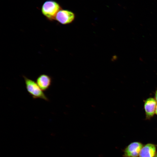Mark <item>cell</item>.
Wrapping results in <instances>:
<instances>
[{
	"label": "cell",
	"mask_w": 157,
	"mask_h": 157,
	"mask_svg": "<svg viewBox=\"0 0 157 157\" xmlns=\"http://www.w3.org/2000/svg\"><path fill=\"white\" fill-rule=\"evenodd\" d=\"M26 90L33 99H40L47 101L49 100L36 82L24 75L23 76Z\"/></svg>",
	"instance_id": "obj_1"
},
{
	"label": "cell",
	"mask_w": 157,
	"mask_h": 157,
	"mask_svg": "<svg viewBox=\"0 0 157 157\" xmlns=\"http://www.w3.org/2000/svg\"><path fill=\"white\" fill-rule=\"evenodd\" d=\"M61 9V6L57 2L49 0L44 3L42 6L41 12L47 19L53 21L55 20L57 13Z\"/></svg>",
	"instance_id": "obj_2"
},
{
	"label": "cell",
	"mask_w": 157,
	"mask_h": 157,
	"mask_svg": "<svg viewBox=\"0 0 157 157\" xmlns=\"http://www.w3.org/2000/svg\"><path fill=\"white\" fill-rule=\"evenodd\" d=\"M75 17L74 13L72 11L62 9L57 13L55 20L61 24L67 25L72 23Z\"/></svg>",
	"instance_id": "obj_3"
},
{
	"label": "cell",
	"mask_w": 157,
	"mask_h": 157,
	"mask_svg": "<svg viewBox=\"0 0 157 157\" xmlns=\"http://www.w3.org/2000/svg\"><path fill=\"white\" fill-rule=\"evenodd\" d=\"M142 143L139 142L131 143L123 150V157H138L142 148Z\"/></svg>",
	"instance_id": "obj_4"
},
{
	"label": "cell",
	"mask_w": 157,
	"mask_h": 157,
	"mask_svg": "<svg viewBox=\"0 0 157 157\" xmlns=\"http://www.w3.org/2000/svg\"><path fill=\"white\" fill-rule=\"evenodd\" d=\"M52 82V78L46 74L40 75L36 79V82L43 91L47 90L51 86Z\"/></svg>",
	"instance_id": "obj_5"
},
{
	"label": "cell",
	"mask_w": 157,
	"mask_h": 157,
	"mask_svg": "<svg viewBox=\"0 0 157 157\" xmlns=\"http://www.w3.org/2000/svg\"><path fill=\"white\" fill-rule=\"evenodd\" d=\"M156 147L154 144L148 143L143 145L139 154V157H155L156 154Z\"/></svg>",
	"instance_id": "obj_6"
},
{
	"label": "cell",
	"mask_w": 157,
	"mask_h": 157,
	"mask_svg": "<svg viewBox=\"0 0 157 157\" xmlns=\"http://www.w3.org/2000/svg\"><path fill=\"white\" fill-rule=\"evenodd\" d=\"M156 105V101L152 98H148L145 101L144 108L147 116L151 117L154 115Z\"/></svg>",
	"instance_id": "obj_7"
},
{
	"label": "cell",
	"mask_w": 157,
	"mask_h": 157,
	"mask_svg": "<svg viewBox=\"0 0 157 157\" xmlns=\"http://www.w3.org/2000/svg\"><path fill=\"white\" fill-rule=\"evenodd\" d=\"M155 100L157 102V90L156 91L155 94Z\"/></svg>",
	"instance_id": "obj_8"
},
{
	"label": "cell",
	"mask_w": 157,
	"mask_h": 157,
	"mask_svg": "<svg viewBox=\"0 0 157 157\" xmlns=\"http://www.w3.org/2000/svg\"><path fill=\"white\" fill-rule=\"evenodd\" d=\"M155 113L157 115V104L156 105V110H155Z\"/></svg>",
	"instance_id": "obj_9"
},
{
	"label": "cell",
	"mask_w": 157,
	"mask_h": 157,
	"mask_svg": "<svg viewBox=\"0 0 157 157\" xmlns=\"http://www.w3.org/2000/svg\"><path fill=\"white\" fill-rule=\"evenodd\" d=\"M155 157H157V153H156V154Z\"/></svg>",
	"instance_id": "obj_10"
}]
</instances>
